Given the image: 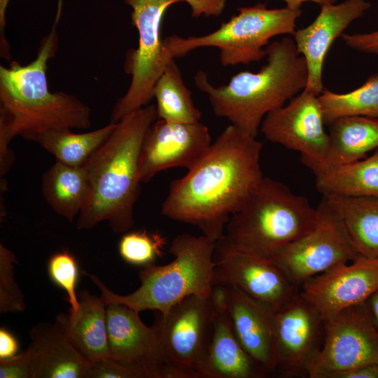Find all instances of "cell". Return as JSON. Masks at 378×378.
Returning a JSON list of instances; mask_svg holds the SVG:
<instances>
[{"instance_id": "7c38bea8", "label": "cell", "mask_w": 378, "mask_h": 378, "mask_svg": "<svg viewBox=\"0 0 378 378\" xmlns=\"http://www.w3.org/2000/svg\"><path fill=\"white\" fill-rule=\"evenodd\" d=\"M214 286H234L274 312L299 292L272 260L240 249L224 234L216 241Z\"/></svg>"}, {"instance_id": "52a82bcc", "label": "cell", "mask_w": 378, "mask_h": 378, "mask_svg": "<svg viewBox=\"0 0 378 378\" xmlns=\"http://www.w3.org/2000/svg\"><path fill=\"white\" fill-rule=\"evenodd\" d=\"M132 8V24L139 36L138 46L128 53L126 72L131 75L125 94L115 104L111 122H117L130 112L144 107L153 98L154 86L168 62L170 56L161 36L163 16L168 8L176 3L186 2L193 16L218 15L221 13L225 0H125Z\"/></svg>"}, {"instance_id": "3957f363", "label": "cell", "mask_w": 378, "mask_h": 378, "mask_svg": "<svg viewBox=\"0 0 378 378\" xmlns=\"http://www.w3.org/2000/svg\"><path fill=\"white\" fill-rule=\"evenodd\" d=\"M156 106L148 104L116 122L109 137L83 164L88 192L78 216V230L106 221L117 234L134 225V209L140 194V157L145 136L157 120Z\"/></svg>"}, {"instance_id": "ab89813d", "label": "cell", "mask_w": 378, "mask_h": 378, "mask_svg": "<svg viewBox=\"0 0 378 378\" xmlns=\"http://www.w3.org/2000/svg\"><path fill=\"white\" fill-rule=\"evenodd\" d=\"M286 3V7L292 10H301L302 5L305 2H314L321 6L328 4H335L337 0H282Z\"/></svg>"}, {"instance_id": "7a4b0ae2", "label": "cell", "mask_w": 378, "mask_h": 378, "mask_svg": "<svg viewBox=\"0 0 378 378\" xmlns=\"http://www.w3.org/2000/svg\"><path fill=\"white\" fill-rule=\"evenodd\" d=\"M58 47L55 26L41 41L36 57L27 65L12 61L0 66V176L14 162L10 141L20 136L34 141L41 133L57 128L88 129L90 107L76 97L52 92L47 78L48 61Z\"/></svg>"}, {"instance_id": "2e32d148", "label": "cell", "mask_w": 378, "mask_h": 378, "mask_svg": "<svg viewBox=\"0 0 378 378\" xmlns=\"http://www.w3.org/2000/svg\"><path fill=\"white\" fill-rule=\"evenodd\" d=\"M377 290L378 258L359 256L307 279L299 293L325 321L363 303Z\"/></svg>"}, {"instance_id": "74e56055", "label": "cell", "mask_w": 378, "mask_h": 378, "mask_svg": "<svg viewBox=\"0 0 378 378\" xmlns=\"http://www.w3.org/2000/svg\"><path fill=\"white\" fill-rule=\"evenodd\" d=\"M10 0H0V55L1 58L10 60L9 43L5 36L6 10Z\"/></svg>"}, {"instance_id": "e0dca14e", "label": "cell", "mask_w": 378, "mask_h": 378, "mask_svg": "<svg viewBox=\"0 0 378 378\" xmlns=\"http://www.w3.org/2000/svg\"><path fill=\"white\" fill-rule=\"evenodd\" d=\"M208 127L201 122L183 123L160 119L149 127L140 157V181H150L158 172L173 167L190 169L211 144Z\"/></svg>"}, {"instance_id": "cb8c5ba5", "label": "cell", "mask_w": 378, "mask_h": 378, "mask_svg": "<svg viewBox=\"0 0 378 378\" xmlns=\"http://www.w3.org/2000/svg\"><path fill=\"white\" fill-rule=\"evenodd\" d=\"M330 124L326 168L360 160L378 148V118L347 116Z\"/></svg>"}, {"instance_id": "83f0119b", "label": "cell", "mask_w": 378, "mask_h": 378, "mask_svg": "<svg viewBox=\"0 0 378 378\" xmlns=\"http://www.w3.org/2000/svg\"><path fill=\"white\" fill-rule=\"evenodd\" d=\"M158 118L170 122L195 123L202 113L195 106L174 59L167 64L153 88Z\"/></svg>"}, {"instance_id": "836d02e7", "label": "cell", "mask_w": 378, "mask_h": 378, "mask_svg": "<svg viewBox=\"0 0 378 378\" xmlns=\"http://www.w3.org/2000/svg\"><path fill=\"white\" fill-rule=\"evenodd\" d=\"M88 378H140L138 374L111 358L90 361Z\"/></svg>"}, {"instance_id": "8992f818", "label": "cell", "mask_w": 378, "mask_h": 378, "mask_svg": "<svg viewBox=\"0 0 378 378\" xmlns=\"http://www.w3.org/2000/svg\"><path fill=\"white\" fill-rule=\"evenodd\" d=\"M317 208L286 185L263 177L225 227L233 246L270 258L315 226Z\"/></svg>"}, {"instance_id": "7402d4cb", "label": "cell", "mask_w": 378, "mask_h": 378, "mask_svg": "<svg viewBox=\"0 0 378 378\" xmlns=\"http://www.w3.org/2000/svg\"><path fill=\"white\" fill-rule=\"evenodd\" d=\"M80 305L66 318L68 335L78 351L89 361L110 358L106 305L88 290L78 293Z\"/></svg>"}, {"instance_id": "4dcf8cb0", "label": "cell", "mask_w": 378, "mask_h": 378, "mask_svg": "<svg viewBox=\"0 0 378 378\" xmlns=\"http://www.w3.org/2000/svg\"><path fill=\"white\" fill-rule=\"evenodd\" d=\"M47 268L52 281L66 292L67 301L71 305L69 312H75L80 305L78 295H76L79 270L76 258L64 249L50 256Z\"/></svg>"}, {"instance_id": "277c9868", "label": "cell", "mask_w": 378, "mask_h": 378, "mask_svg": "<svg viewBox=\"0 0 378 378\" xmlns=\"http://www.w3.org/2000/svg\"><path fill=\"white\" fill-rule=\"evenodd\" d=\"M265 54L258 71H241L227 85H212L203 71L194 78L216 115L255 137L265 117L304 90L308 78L305 59L290 37L269 43Z\"/></svg>"}, {"instance_id": "ac0fdd59", "label": "cell", "mask_w": 378, "mask_h": 378, "mask_svg": "<svg viewBox=\"0 0 378 378\" xmlns=\"http://www.w3.org/2000/svg\"><path fill=\"white\" fill-rule=\"evenodd\" d=\"M321 6L314 20L306 27L295 30L293 35L297 50L304 58L308 69L304 90L316 96L324 90L323 64L332 44L353 21L370 8V4L367 0H345Z\"/></svg>"}, {"instance_id": "484cf974", "label": "cell", "mask_w": 378, "mask_h": 378, "mask_svg": "<svg viewBox=\"0 0 378 378\" xmlns=\"http://www.w3.org/2000/svg\"><path fill=\"white\" fill-rule=\"evenodd\" d=\"M315 176L316 189L323 197H378V151L365 159L328 167Z\"/></svg>"}, {"instance_id": "8fae6325", "label": "cell", "mask_w": 378, "mask_h": 378, "mask_svg": "<svg viewBox=\"0 0 378 378\" xmlns=\"http://www.w3.org/2000/svg\"><path fill=\"white\" fill-rule=\"evenodd\" d=\"M368 364H378V330L364 302L324 321L323 344L307 374L310 378H331Z\"/></svg>"}, {"instance_id": "1f68e13d", "label": "cell", "mask_w": 378, "mask_h": 378, "mask_svg": "<svg viewBox=\"0 0 378 378\" xmlns=\"http://www.w3.org/2000/svg\"><path fill=\"white\" fill-rule=\"evenodd\" d=\"M16 256L10 249L0 244V313L23 312L26 309L24 295L15 279L14 264Z\"/></svg>"}, {"instance_id": "ba28073f", "label": "cell", "mask_w": 378, "mask_h": 378, "mask_svg": "<svg viewBox=\"0 0 378 378\" xmlns=\"http://www.w3.org/2000/svg\"><path fill=\"white\" fill-rule=\"evenodd\" d=\"M301 14V10L270 9L261 3L241 7L237 15L214 31L186 38L171 36L164 39V46L174 59L197 48L213 47L220 50L224 66L248 64L265 58V48L272 38L293 35Z\"/></svg>"}, {"instance_id": "9a60e30c", "label": "cell", "mask_w": 378, "mask_h": 378, "mask_svg": "<svg viewBox=\"0 0 378 378\" xmlns=\"http://www.w3.org/2000/svg\"><path fill=\"white\" fill-rule=\"evenodd\" d=\"M324 337V321L298 292L274 313V365L284 376L307 375Z\"/></svg>"}, {"instance_id": "4fadbf2b", "label": "cell", "mask_w": 378, "mask_h": 378, "mask_svg": "<svg viewBox=\"0 0 378 378\" xmlns=\"http://www.w3.org/2000/svg\"><path fill=\"white\" fill-rule=\"evenodd\" d=\"M318 96L302 90L263 119L260 130L271 142L297 151L315 174L326 167L329 136Z\"/></svg>"}, {"instance_id": "603a6c76", "label": "cell", "mask_w": 378, "mask_h": 378, "mask_svg": "<svg viewBox=\"0 0 378 378\" xmlns=\"http://www.w3.org/2000/svg\"><path fill=\"white\" fill-rule=\"evenodd\" d=\"M323 197L341 220L358 254L378 258V197Z\"/></svg>"}, {"instance_id": "f35d334b", "label": "cell", "mask_w": 378, "mask_h": 378, "mask_svg": "<svg viewBox=\"0 0 378 378\" xmlns=\"http://www.w3.org/2000/svg\"><path fill=\"white\" fill-rule=\"evenodd\" d=\"M365 304L375 327L378 330V290L366 300Z\"/></svg>"}, {"instance_id": "d4e9b609", "label": "cell", "mask_w": 378, "mask_h": 378, "mask_svg": "<svg viewBox=\"0 0 378 378\" xmlns=\"http://www.w3.org/2000/svg\"><path fill=\"white\" fill-rule=\"evenodd\" d=\"M88 187L87 172L83 165L70 166L57 160L41 178L43 198L57 214L69 222L78 216Z\"/></svg>"}, {"instance_id": "e575fe53", "label": "cell", "mask_w": 378, "mask_h": 378, "mask_svg": "<svg viewBox=\"0 0 378 378\" xmlns=\"http://www.w3.org/2000/svg\"><path fill=\"white\" fill-rule=\"evenodd\" d=\"M345 44L357 51L378 55V29L368 33L342 34Z\"/></svg>"}, {"instance_id": "5bb4252c", "label": "cell", "mask_w": 378, "mask_h": 378, "mask_svg": "<svg viewBox=\"0 0 378 378\" xmlns=\"http://www.w3.org/2000/svg\"><path fill=\"white\" fill-rule=\"evenodd\" d=\"M111 358L140 378H170L158 328L148 326L139 313L121 304L106 305Z\"/></svg>"}, {"instance_id": "6da1fadb", "label": "cell", "mask_w": 378, "mask_h": 378, "mask_svg": "<svg viewBox=\"0 0 378 378\" xmlns=\"http://www.w3.org/2000/svg\"><path fill=\"white\" fill-rule=\"evenodd\" d=\"M262 144L230 124L183 177L174 180L161 214L216 241L263 178Z\"/></svg>"}, {"instance_id": "9c48e42d", "label": "cell", "mask_w": 378, "mask_h": 378, "mask_svg": "<svg viewBox=\"0 0 378 378\" xmlns=\"http://www.w3.org/2000/svg\"><path fill=\"white\" fill-rule=\"evenodd\" d=\"M216 287L209 295H190L160 314L155 324L170 378H201L218 309Z\"/></svg>"}, {"instance_id": "f546056e", "label": "cell", "mask_w": 378, "mask_h": 378, "mask_svg": "<svg viewBox=\"0 0 378 378\" xmlns=\"http://www.w3.org/2000/svg\"><path fill=\"white\" fill-rule=\"evenodd\" d=\"M167 239L162 234L146 230L127 231L118 244V252L127 263L144 267L162 257Z\"/></svg>"}, {"instance_id": "d590c367", "label": "cell", "mask_w": 378, "mask_h": 378, "mask_svg": "<svg viewBox=\"0 0 378 378\" xmlns=\"http://www.w3.org/2000/svg\"><path fill=\"white\" fill-rule=\"evenodd\" d=\"M331 378H378V364L357 366L337 372Z\"/></svg>"}, {"instance_id": "30bf717a", "label": "cell", "mask_w": 378, "mask_h": 378, "mask_svg": "<svg viewBox=\"0 0 378 378\" xmlns=\"http://www.w3.org/2000/svg\"><path fill=\"white\" fill-rule=\"evenodd\" d=\"M316 208L313 229L269 258L298 288L307 279L361 256L325 197Z\"/></svg>"}, {"instance_id": "44dd1931", "label": "cell", "mask_w": 378, "mask_h": 378, "mask_svg": "<svg viewBox=\"0 0 378 378\" xmlns=\"http://www.w3.org/2000/svg\"><path fill=\"white\" fill-rule=\"evenodd\" d=\"M66 318L58 314L54 323H40L30 330V344L41 360L39 378H88L90 361L70 339Z\"/></svg>"}, {"instance_id": "5b68a950", "label": "cell", "mask_w": 378, "mask_h": 378, "mask_svg": "<svg viewBox=\"0 0 378 378\" xmlns=\"http://www.w3.org/2000/svg\"><path fill=\"white\" fill-rule=\"evenodd\" d=\"M215 244L216 241L203 234L176 236L169 247L174 259L164 265L143 267L139 272V288L127 295L112 292L97 276L83 273L99 288L106 305L121 304L138 313L156 310L164 315L190 295L213 293Z\"/></svg>"}, {"instance_id": "ffe728a7", "label": "cell", "mask_w": 378, "mask_h": 378, "mask_svg": "<svg viewBox=\"0 0 378 378\" xmlns=\"http://www.w3.org/2000/svg\"><path fill=\"white\" fill-rule=\"evenodd\" d=\"M211 342L201 368V378H259L266 374L238 340L231 324L221 288Z\"/></svg>"}, {"instance_id": "8d00e7d4", "label": "cell", "mask_w": 378, "mask_h": 378, "mask_svg": "<svg viewBox=\"0 0 378 378\" xmlns=\"http://www.w3.org/2000/svg\"><path fill=\"white\" fill-rule=\"evenodd\" d=\"M19 344L16 337L4 328L0 329V360L17 355Z\"/></svg>"}, {"instance_id": "d6986e66", "label": "cell", "mask_w": 378, "mask_h": 378, "mask_svg": "<svg viewBox=\"0 0 378 378\" xmlns=\"http://www.w3.org/2000/svg\"><path fill=\"white\" fill-rule=\"evenodd\" d=\"M219 286L233 330L241 346L266 374L275 370V312L234 286Z\"/></svg>"}, {"instance_id": "f1b7e54d", "label": "cell", "mask_w": 378, "mask_h": 378, "mask_svg": "<svg viewBox=\"0 0 378 378\" xmlns=\"http://www.w3.org/2000/svg\"><path fill=\"white\" fill-rule=\"evenodd\" d=\"M318 99L325 123L347 116L378 118V74L351 92L337 93L324 89Z\"/></svg>"}, {"instance_id": "4316f807", "label": "cell", "mask_w": 378, "mask_h": 378, "mask_svg": "<svg viewBox=\"0 0 378 378\" xmlns=\"http://www.w3.org/2000/svg\"><path fill=\"white\" fill-rule=\"evenodd\" d=\"M116 125L110 122L106 126L85 133H74L70 128L52 129L40 134L34 140L52 154L57 161L80 167L109 137Z\"/></svg>"}, {"instance_id": "d6a6232c", "label": "cell", "mask_w": 378, "mask_h": 378, "mask_svg": "<svg viewBox=\"0 0 378 378\" xmlns=\"http://www.w3.org/2000/svg\"><path fill=\"white\" fill-rule=\"evenodd\" d=\"M40 370L39 356L31 344L21 354L0 360L1 378H39Z\"/></svg>"}]
</instances>
